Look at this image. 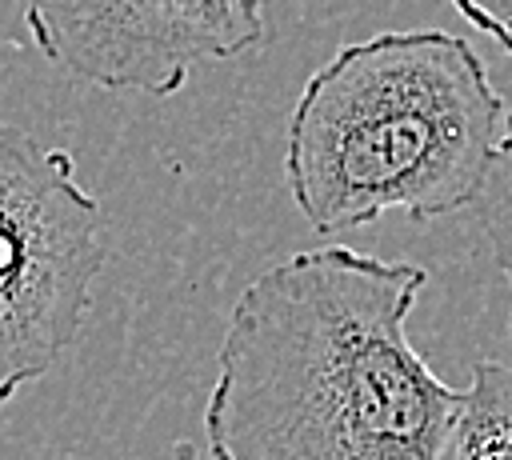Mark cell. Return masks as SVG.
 Segmentation results:
<instances>
[{
	"mask_svg": "<svg viewBox=\"0 0 512 460\" xmlns=\"http://www.w3.org/2000/svg\"><path fill=\"white\" fill-rule=\"evenodd\" d=\"M412 260L304 248L236 296L204 400L208 460H440L464 388L408 336Z\"/></svg>",
	"mask_w": 512,
	"mask_h": 460,
	"instance_id": "obj_1",
	"label": "cell"
},
{
	"mask_svg": "<svg viewBox=\"0 0 512 460\" xmlns=\"http://www.w3.org/2000/svg\"><path fill=\"white\" fill-rule=\"evenodd\" d=\"M508 132L484 56L444 28H396L332 52L284 128V180L316 232L472 208Z\"/></svg>",
	"mask_w": 512,
	"mask_h": 460,
	"instance_id": "obj_2",
	"label": "cell"
},
{
	"mask_svg": "<svg viewBox=\"0 0 512 460\" xmlns=\"http://www.w3.org/2000/svg\"><path fill=\"white\" fill-rule=\"evenodd\" d=\"M100 268L104 216L72 152L0 124V408L76 344Z\"/></svg>",
	"mask_w": 512,
	"mask_h": 460,
	"instance_id": "obj_3",
	"label": "cell"
},
{
	"mask_svg": "<svg viewBox=\"0 0 512 460\" xmlns=\"http://www.w3.org/2000/svg\"><path fill=\"white\" fill-rule=\"evenodd\" d=\"M40 56L108 92L168 100L196 64L264 44L260 0H20Z\"/></svg>",
	"mask_w": 512,
	"mask_h": 460,
	"instance_id": "obj_4",
	"label": "cell"
},
{
	"mask_svg": "<svg viewBox=\"0 0 512 460\" xmlns=\"http://www.w3.org/2000/svg\"><path fill=\"white\" fill-rule=\"evenodd\" d=\"M440 460H512V364L472 368Z\"/></svg>",
	"mask_w": 512,
	"mask_h": 460,
	"instance_id": "obj_5",
	"label": "cell"
},
{
	"mask_svg": "<svg viewBox=\"0 0 512 460\" xmlns=\"http://www.w3.org/2000/svg\"><path fill=\"white\" fill-rule=\"evenodd\" d=\"M472 212L492 248V260L504 272L508 292H512V112H508V132L496 148V160L480 184V196L472 200ZM508 328H512V316H508Z\"/></svg>",
	"mask_w": 512,
	"mask_h": 460,
	"instance_id": "obj_6",
	"label": "cell"
},
{
	"mask_svg": "<svg viewBox=\"0 0 512 460\" xmlns=\"http://www.w3.org/2000/svg\"><path fill=\"white\" fill-rule=\"evenodd\" d=\"M464 20L484 28L512 56V0H452Z\"/></svg>",
	"mask_w": 512,
	"mask_h": 460,
	"instance_id": "obj_7",
	"label": "cell"
}]
</instances>
